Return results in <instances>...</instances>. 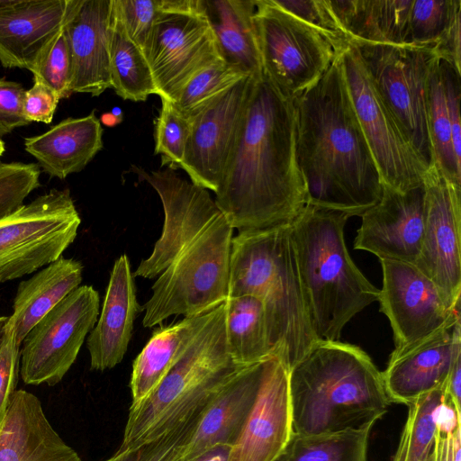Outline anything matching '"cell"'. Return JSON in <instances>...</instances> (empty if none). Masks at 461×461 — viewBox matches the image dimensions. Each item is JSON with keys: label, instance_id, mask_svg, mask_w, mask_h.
Wrapping results in <instances>:
<instances>
[{"label": "cell", "instance_id": "cell-1", "mask_svg": "<svg viewBox=\"0 0 461 461\" xmlns=\"http://www.w3.org/2000/svg\"><path fill=\"white\" fill-rule=\"evenodd\" d=\"M214 201L239 231L290 223L307 205L294 100L264 72L251 77Z\"/></svg>", "mask_w": 461, "mask_h": 461}, {"label": "cell", "instance_id": "cell-2", "mask_svg": "<svg viewBox=\"0 0 461 461\" xmlns=\"http://www.w3.org/2000/svg\"><path fill=\"white\" fill-rule=\"evenodd\" d=\"M293 100L307 204L361 216L380 201L383 183L347 87L340 53L316 84Z\"/></svg>", "mask_w": 461, "mask_h": 461}, {"label": "cell", "instance_id": "cell-3", "mask_svg": "<svg viewBox=\"0 0 461 461\" xmlns=\"http://www.w3.org/2000/svg\"><path fill=\"white\" fill-rule=\"evenodd\" d=\"M293 432L310 437L375 425L392 403L359 347L320 341L289 370Z\"/></svg>", "mask_w": 461, "mask_h": 461}, {"label": "cell", "instance_id": "cell-4", "mask_svg": "<svg viewBox=\"0 0 461 461\" xmlns=\"http://www.w3.org/2000/svg\"><path fill=\"white\" fill-rule=\"evenodd\" d=\"M252 295L265 309L273 354L289 370L317 343L301 284L290 223L232 238L228 297Z\"/></svg>", "mask_w": 461, "mask_h": 461}, {"label": "cell", "instance_id": "cell-5", "mask_svg": "<svg viewBox=\"0 0 461 461\" xmlns=\"http://www.w3.org/2000/svg\"><path fill=\"white\" fill-rule=\"evenodd\" d=\"M348 218L307 204L290 222L310 321L319 341L339 340L344 326L379 298L380 290L348 251L344 227Z\"/></svg>", "mask_w": 461, "mask_h": 461}, {"label": "cell", "instance_id": "cell-6", "mask_svg": "<svg viewBox=\"0 0 461 461\" xmlns=\"http://www.w3.org/2000/svg\"><path fill=\"white\" fill-rule=\"evenodd\" d=\"M242 367L228 350L222 303L154 391L129 409L118 450L156 438L203 410Z\"/></svg>", "mask_w": 461, "mask_h": 461}, {"label": "cell", "instance_id": "cell-7", "mask_svg": "<svg viewBox=\"0 0 461 461\" xmlns=\"http://www.w3.org/2000/svg\"><path fill=\"white\" fill-rule=\"evenodd\" d=\"M233 230L221 212L181 250L158 276L141 308L145 328L173 315H203L225 302Z\"/></svg>", "mask_w": 461, "mask_h": 461}, {"label": "cell", "instance_id": "cell-8", "mask_svg": "<svg viewBox=\"0 0 461 461\" xmlns=\"http://www.w3.org/2000/svg\"><path fill=\"white\" fill-rule=\"evenodd\" d=\"M81 219L68 189H51L0 220V284L60 258Z\"/></svg>", "mask_w": 461, "mask_h": 461}, {"label": "cell", "instance_id": "cell-9", "mask_svg": "<svg viewBox=\"0 0 461 461\" xmlns=\"http://www.w3.org/2000/svg\"><path fill=\"white\" fill-rule=\"evenodd\" d=\"M378 95L424 160L434 164L427 122V86L438 59L433 49L350 42Z\"/></svg>", "mask_w": 461, "mask_h": 461}, {"label": "cell", "instance_id": "cell-10", "mask_svg": "<svg viewBox=\"0 0 461 461\" xmlns=\"http://www.w3.org/2000/svg\"><path fill=\"white\" fill-rule=\"evenodd\" d=\"M263 72L294 99L316 84L340 53L320 32L276 5L255 0Z\"/></svg>", "mask_w": 461, "mask_h": 461}, {"label": "cell", "instance_id": "cell-11", "mask_svg": "<svg viewBox=\"0 0 461 461\" xmlns=\"http://www.w3.org/2000/svg\"><path fill=\"white\" fill-rule=\"evenodd\" d=\"M146 59L158 95L170 101L194 75L223 59L203 0H159Z\"/></svg>", "mask_w": 461, "mask_h": 461}, {"label": "cell", "instance_id": "cell-12", "mask_svg": "<svg viewBox=\"0 0 461 461\" xmlns=\"http://www.w3.org/2000/svg\"><path fill=\"white\" fill-rule=\"evenodd\" d=\"M340 59L357 117L382 183L399 192L422 185L430 167L383 102L352 44L340 52Z\"/></svg>", "mask_w": 461, "mask_h": 461}, {"label": "cell", "instance_id": "cell-13", "mask_svg": "<svg viewBox=\"0 0 461 461\" xmlns=\"http://www.w3.org/2000/svg\"><path fill=\"white\" fill-rule=\"evenodd\" d=\"M99 307L97 291L80 285L31 330L20 350L24 384L54 385L62 380L94 329Z\"/></svg>", "mask_w": 461, "mask_h": 461}, {"label": "cell", "instance_id": "cell-14", "mask_svg": "<svg viewBox=\"0 0 461 461\" xmlns=\"http://www.w3.org/2000/svg\"><path fill=\"white\" fill-rule=\"evenodd\" d=\"M383 286L380 312L389 320L394 341L390 358L417 346L460 318V307L450 310L436 285L414 265L380 259Z\"/></svg>", "mask_w": 461, "mask_h": 461}, {"label": "cell", "instance_id": "cell-15", "mask_svg": "<svg viewBox=\"0 0 461 461\" xmlns=\"http://www.w3.org/2000/svg\"><path fill=\"white\" fill-rule=\"evenodd\" d=\"M425 227L414 266L438 288L450 310L460 307L461 187L432 166L423 182Z\"/></svg>", "mask_w": 461, "mask_h": 461}, {"label": "cell", "instance_id": "cell-16", "mask_svg": "<svg viewBox=\"0 0 461 461\" xmlns=\"http://www.w3.org/2000/svg\"><path fill=\"white\" fill-rule=\"evenodd\" d=\"M142 175L158 193L165 215L162 233L150 256L140 263L133 274L151 279L159 276L221 211L206 189L182 178L172 169Z\"/></svg>", "mask_w": 461, "mask_h": 461}, {"label": "cell", "instance_id": "cell-17", "mask_svg": "<svg viewBox=\"0 0 461 461\" xmlns=\"http://www.w3.org/2000/svg\"><path fill=\"white\" fill-rule=\"evenodd\" d=\"M293 436L289 368L273 355L265 360L257 396L229 461H276Z\"/></svg>", "mask_w": 461, "mask_h": 461}, {"label": "cell", "instance_id": "cell-18", "mask_svg": "<svg viewBox=\"0 0 461 461\" xmlns=\"http://www.w3.org/2000/svg\"><path fill=\"white\" fill-rule=\"evenodd\" d=\"M252 77H249L192 117L179 168L194 185L217 192L233 146Z\"/></svg>", "mask_w": 461, "mask_h": 461}, {"label": "cell", "instance_id": "cell-19", "mask_svg": "<svg viewBox=\"0 0 461 461\" xmlns=\"http://www.w3.org/2000/svg\"><path fill=\"white\" fill-rule=\"evenodd\" d=\"M361 218L355 249L368 251L379 259L415 264L425 227L423 185L399 192L383 184L380 201Z\"/></svg>", "mask_w": 461, "mask_h": 461}, {"label": "cell", "instance_id": "cell-20", "mask_svg": "<svg viewBox=\"0 0 461 461\" xmlns=\"http://www.w3.org/2000/svg\"><path fill=\"white\" fill-rule=\"evenodd\" d=\"M112 0H68L63 33L72 93L98 96L111 88L109 25Z\"/></svg>", "mask_w": 461, "mask_h": 461}, {"label": "cell", "instance_id": "cell-21", "mask_svg": "<svg viewBox=\"0 0 461 461\" xmlns=\"http://www.w3.org/2000/svg\"><path fill=\"white\" fill-rule=\"evenodd\" d=\"M460 321L389 358L382 376L392 403L409 406L421 395L446 387L455 357L461 352Z\"/></svg>", "mask_w": 461, "mask_h": 461}, {"label": "cell", "instance_id": "cell-22", "mask_svg": "<svg viewBox=\"0 0 461 461\" xmlns=\"http://www.w3.org/2000/svg\"><path fill=\"white\" fill-rule=\"evenodd\" d=\"M265 360L240 369L211 399L178 461H188L216 445L234 444L257 396Z\"/></svg>", "mask_w": 461, "mask_h": 461}, {"label": "cell", "instance_id": "cell-23", "mask_svg": "<svg viewBox=\"0 0 461 461\" xmlns=\"http://www.w3.org/2000/svg\"><path fill=\"white\" fill-rule=\"evenodd\" d=\"M0 461L81 458L52 428L38 397L24 390H15L0 422Z\"/></svg>", "mask_w": 461, "mask_h": 461}, {"label": "cell", "instance_id": "cell-24", "mask_svg": "<svg viewBox=\"0 0 461 461\" xmlns=\"http://www.w3.org/2000/svg\"><path fill=\"white\" fill-rule=\"evenodd\" d=\"M127 255L114 263L99 319L86 340L92 370L111 369L122 360L140 310Z\"/></svg>", "mask_w": 461, "mask_h": 461}, {"label": "cell", "instance_id": "cell-25", "mask_svg": "<svg viewBox=\"0 0 461 461\" xmlns=\"http://www.w3.org/2000/svg\"><path fill=\"white\" fill-rule=\"evenodd\" d=\"M68 0H17L0 11V62L30 70L62 29Z\"/></svg>", "mask_w": 461, "mask_h": 461}, {"label": "cell", "instance_id": "cell-26", "mask_svg": "<svg viewBox=\"0 0 461 461\" xmlns=\"http://www.w3.org/2000/svg\"><path fill=\"white\" fill-rule=\"evenodd\" d=\"M103 128L95 112L67 118L48 131L24 140V149L44 173L64 179L83 170L103 149Z\"/></svg>", "mask_w": 461, "mask_h": 461}, {"label": "cell", "instance_id": "cell-27", "mask_svg": "<svg viewBox=\"0 0 461 461\" xmlns=\"http://www.w3.org/2000/svg\"><path fill=\"white\" fill-rule=\"evenodd\" d=\"M83 266L62 256L22 281L6 324L21 346L31 330L82 282Z\"/></svg>", "mask_w": 461, "mask_h": 461}, {"label": "cell", "instance_id": "cell-28", "mask_svg": "<svg viewBox=\"0 0 461 461\" xmlns=\"http://www.w3.org/2000/svg\"><path fill=\"white\" fill-rule=\"evenodd\" d=\"M349 43L406 46L413 0H328Z\"/></svg>", "mask_w": 461, "mask_h": 461}, {"label": "cell", "instance_id": "cell-29", "mask_svg": "<svg viewBox=\"0 0 461 461\" xmlns=\"http://www.w3.org/2000/svg\"><path fill=\"white\" fill-rule=\"evenodd\" d=\"M208 317L209 312L184 317L178 322L159 327L153 331L132 364L130 408L140 404L154 391L193 343Z\"/></svg>", "mask_w": 461, "mask_h": 461}, {"label": "cell", "instance_id": "cell-30", "mask_svg": "<svg viewBox=\"0 0 461 461\" xmlns=\"http://www.w3.org/2000/svg\"><path fill=\"white\" fill-rule=\"evenodd\" d=\"M203 5L222 59L248 76L261 74L255 0H203Z\"/></svg>", "mask_w": 461, "mask_h": 461}, {"label": "cell", "instance_id": "cell-31", "mask_svg": "<svg viewBox=\"0 0 461 461\" xmlns=\"http://www.w3.org/2000/svg\"><path fill=\"white\" fill-rule=\"evenodd\" d=\"M223 307L227 347L237 365L247 366L274 355L264 305L258 298L228 297Z\"/></svg>", "mask_w": 461, "mask_h": 461}, {"label": "cell", "instance_id": "cell-32", "mask_svg": "<svg viewBox=\"0 0 461 461\" xmlns=\"http://www.w3.org/2000/svg\"><path fill=\"white\" fill-rule=\"evenodd\" d=\"M109 71L111 88L124 100L146 101L158 95L147 59L129 38L112 0L109 25Z\"/></svg>", "mask_w": 461, "mask_h": 461}, {"label": "cell", "instance_id": "cell-33", "mask_svg": "<svg viewBox=\"0 0 461 461\" xmlns=\"http://www.w3.org/2000/svg\"><path fill=\"white\" fill-rule=\"evenodd\" d=\"M450 397L438 388L408 406V415L393 461H427Z\"/></svg>", "mask_w": 461, "mask_h": 461}, {"label": "cell", "instance_id": "cell-34", "mask_svg": "<svg viewBox=\"0 0 461 461\" xmlns=\"http://www.w3.org/2000/svg\"><path fill=\"white\" fill-rule=\"evenodd\" d=\"M374 426L319 436L294 435L276 461H368Z\"/></svg>", "mask_w": 461, "mask_h": 461}, {"label": "cell", "instance_id": "cell-35", "mask_svg": "<svg viewBox=\"0 0 461 461\" xmlns=\"http://www.w3.org/2000/svg\"><path fill=\"white\" fill-rule=\"evenodd\" d=\"M440 59L434 63L427 86V122L433 152V166L450 183L461 187V162L454 153Z\"/></svg>", "mask_w": 461, "mask_h": 461}, {"label": "cell", "instance_id": "cell-36", "mask_svg": "<svg viewBox=\"0 0 461 461\" xmlns=\"http://www.w3.org/2000/svg\"><path fill=\"white\" fill-rule=\"evenodd\" d=\"M249 77L220 59L194 75L171 102L179 113L192 118Z\"/></svg>", "mask_w": 461, "mask_h": 461}, {"label": "cell", "instance_id": "cell-37", "mask_svg": "<svg viewBox=\"0 0 461 461\" xmlns=\"http://www.w3.org/2000/svg\"><path fill=\"white\" fill-rule=\"evenodd\" d=\"M459 15L460 0H413L406 46L434 50Z\"/></svg>", "mask_w": 461, "mask_h": 461}, {"label": "cell", "instance_id": "cell-38", "mask_svg": "<svg viewBox=\"0 0 461 461\" xmlns=\"http://www.w3.org/2000/svg\"><path fill=\"white\" fill-rule=\"evenodd\" d=\"M155 121V154L161 156V166L176 170L181 164L191 131L192 119L179 113L173 103L161 99Z\"/></svg>", "mask_w": 461, "mask_h": 461}, {"label": "cell", "instance_id": "cell-39", "mask_svg": "<svg viewBox=\"0 0 461 461\" xmlns=\"http://www.w3.org/2000/svg\"><path fill=\"white\" fill-rule=\"evenodd\" d=\"M203 409L159 437L117 450L104 461H178L181 449L191 438Z\"/></svg>", "mask_w": 461, "mask_h": 461}, {"label": "cell", "instance_id": "cell-40", "mask_svg": "<svg viewBox=\"0 0 461 461\" xmlns=\"http://www.w3.org/2000/svg\"><path fill=\"white\" fill-rule=\"evenodd\" d=\"M30 71L33 80L51 89L59 100L73 94L70 59L63 29L43 49Z\"/></svg>", "mask_w": 461, "mask_h": 461}, {"label": "cell", "instance_id": "cell-41", "mask_svg": "<svg viewBox=\"0 0 461 461\" xmlns=\"http://www.w3.org/2000/svg\"><path fill=\"white\" fill-rule=\"evenodd\" d=\"M36 163L0 162V220L16 212L40 185Z\"/></svg>", "mask_w": 461, "mask_h": 461}, {"label": "cell", "instance_id": "cell-42", "mask_svg": "<svg viewBox=\"0 0 461 461\" xmlns=\"http://www.w3.org/2000/svg\"><path fill=\"white\" fill-rule=\"evenodd\" d=\"M272 1L278 7L322 33L339 52H341L349 44L328 0Z\"/></svg>", "mask_w": 461, "mask_h": 461}, {"label": "cell", "instance_id": "cell-43", "mask_svg": "<svg viewBox=\"0 0 461 461\" xmlns=\"http://www.w3.org/2000/svg\"><path fill=\"white\" fill-rule=\"evenodd\" d=\"M129 38L147 56L159 0H113Z\"/></svg>", "mask_w": 461, "mask_h": 461}, {"label": "cell", "instance_id": "cell-44", "mask_svg": "<svg viewBox=\"0 0 461 461\" xmlns=\"http://www.w3.org/2000/svg\"><path fill=\"white\" fill-rule=\"evenodd\" d=\"M461 409L450 399L427 461H461Z\"/></svg>", "mask_w": 461, "mask_h": 461}, {"label": "cell", "instance_id": "cell-45", "mask_svg": "<svg viewBox=\"0 0 461 461\" xmlns=\"http://www.w3.org/2000/svg\"><path fill=\"white\" fill-rule=\"evenodd\" d=\"M20 350L21 346L16 342L12 328L5 324L0 343V422L15 391L20 371Z\"/></svg>", "mask_w": 461, "mask_h": 461}, {"label": "cell", "instance_id": "cell-46", "mask_svg": "<svg viewBox=\"0 0 461 461\" xmlns=\"http://www.w3.org/2000/svg\"><path fill=\"white\" fill-rule=\"evenodd\" d=\"M25 91L20 83L0 78V138L32 123L23 109Z\"/></svg>", "mask_w": 461, "mask_h": 461}, {"label": "cell", "instance_id": "cell-47", "mask_svg": "<svg viewBox=\"0 0 461 461\" xmlns=\"http://www.w3.org/2000/svg\"><path fill=\"white\" fill-rule=\"evenodd\" d=\"M441 69L446 104L450 121L452 144L456 159L461 162V127H460V98L461 73L449 63L439 61Z\"/></svg>", "mask_w": 461, "mask_h": 461}, {"label": "cell", "instance_id": "cell-48", "mask_svg": "<svg viewBox=\"0 0 461 461\" xmlns=\"http://www.w3.org/2000/svg\"><path fill=\"white\" fill-rule=\"evenodd\" d=\"M59 99L44 84L33 80L32 86L25 91L23 109L26 118L31 122L49 124L58 107Z\"/></svg>", "mask_w": 461, "mask_h": 461}, {"label": "cell", "instance_id": "cell-49", "mask_svg": "<svg viewBox=\"0 0 461 461\" xmlns=\"http://www.w3.org/2000/svg\"><path fill=\"white\" fill-rule=\"evenodd\" d=\"M445 390L454 404L461 409V352L455 357Z\"/></svg>", "mask_w": 461, "mask_h": 461}, {"label": "cell", "instance_id": "cell-50", "mask_svg": "<svg viewBox=\"0 0 461 461\" xmlns=\"http://www.w3.org/2000/svg\"><path fill=\"white\" fill-rule=\"evenodd\" d=\"M231 446L216 445L188 461H229Z\"/></svg>", "mask_w": 461, "mask_h": 461}, {"label": "cell", "instance_id": "cell-51", "mask_svg": "<svg viewBox=\"0 0 461 461\" xmlns=\"http://www.w3.org/2000/svg\"><path fill=\"white\" fill-rule=\"evenodd\" d=\"M122 118H119V117L115 116L111 112L104 113L101 117V121L103 122V123H104L107 126H114V125L120 123L122 122Z\"/></svg>", "mask_w": 461, "mask_h": 461}, {"label": "cell", "instance_id": "cell-52", "mask_svg": "<svg viewBox=\"0 0 461 461\" xmlns=\"http://www.w3.org/2000/svg\"><path fill=\"white\" fill-rule=\"evenodd\" d=\"M7 319H8V317H5V316L0 317V343H1L2 337H3L4 331H5V327Z\"/></svg>", "mask_w": 461, "mask_h": 461}, {"label": "cell", "instance_id": "cell-53", "mask_svg": "<svg viewBox=\"0 0 461 461\" xmlns=\"http://www.w3.org/2000/svg\"><path fill=\"white\" fill-rule=\"evenodd\" d=\"M17 0H0V11L10 7L14 4H15Z\"/></svg>", "mask_w": 461, "mask_h": 461}, {"label": "cell", "instance_id": "cell-54", "mask_svg": "<svg viewBox=\"0 0 461 461\" xmlns=\"http://www.w3.org/2000/svg\"><path fill=\"white\" fill-rule=\"evenodd\" d=\"M111 113L119 118H122V112L120 107H114Z\"/></svg>", "mask_w": 461, "mask_h": 461}, {"label": "cell", "instance_id": "cell-55", "mask_svg": "<svg viewBox=\"0 0 461 461\" xmlns=\"http://www.w3.org/2000/svg\"><path fill=\"white\" fill-rule=\"evenodd\" d=\"M5 142L2 140V139L0 138V157L3 155L4 151H5Z\"/></svg>", "mask_w": 461, "mask_h": 461}]
</instances>
